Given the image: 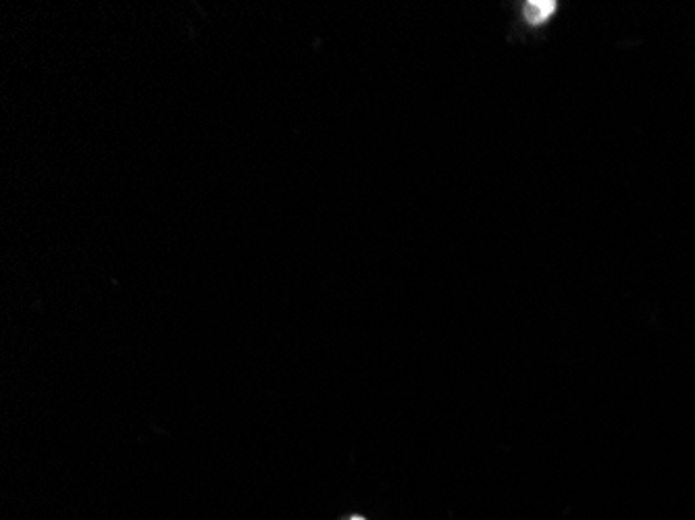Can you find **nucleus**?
<instances>
[{
	"label": "nucleus",
	"mask_w": 695,
	"mask_h": 520,
	"mask_svg": "<svg viewBox=\"0 0 695 520\" xmlns=\"http://www.w3.org/2000/svg\"><path fill=\"white\" fill-rule=\"evenodd\" d=\"M556 7L558 4L554 0H531L523 9V17H525L529 26H544L556 13Z\"/></svg>",
	"instance_id": "obj_1"
},
{
	"label": "nucleus",
	"mask_w": 695,
	"mask_h": 520,
	"mask_svg": "<svg viewBox=\"0 0 695 520\" xmlns=\"http://www.w3.org/2000/svg\"><path fill=\"white\" fill-rule=\"evenodd\" d=\"M352 520H364V518H358V516H355V518H352Z\"/></svg>",
	"instance_id": "obj_2"
}]
</instances>
